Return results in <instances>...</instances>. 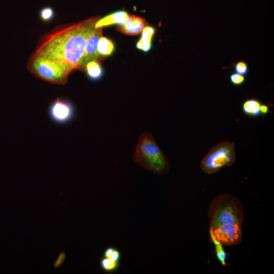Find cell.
<instances>
[{"label":"cell","instance_id":"cell-15","mask_svg":"<svg viewBox=\"0 0 274 274\" xmlns=\"http://www.w3.org/2000/svg\"><path fill=\"white\" fill-rule=\"evenodd\" d=\"M99 264L100 268L104 271L113 272L118 269L120 263L119 261H113L102 257L99 260Z\"/></svg>","mask_w":274,"mask_h":274},{"label":"cell","instance_id":"cell-3","mask_svg":"<svg viewBox=\"0 0 274 274\" xmlns=\"http://www.w3.org/2000/svg\"><path fill=\"white\" fill-rule=\"evenodd\" d=\"M208 215L210 228L228 224L242 225L244 218V209L239 199L229 193L214 198L209 206Z\"/></svg>","mask_w":274,"mask_h":274},{"label":"cell","instance_id":"cell-16","mask_svg":"<svg viewBox=\"0 0 274 274\" xmlns=\"http://www.w3.org/2000/svg\"><path fill=\"white\" fill-rule=\"evenodd\" d=\"M102 257L115 261H120L121 258V253L116 248L109 247L105 249Z\"/></svg>","mask_w":274,"mask_h":274},{"label":"cell","instance_id":"cell-21","mask_svg":"<svg viewBox=\"0 0 274 274\" xmlns=\"http://www.w3.org/2000/svg\"><path fill=\"white\" fill-rule=\"evenodd\" d=\"M65 257V255L64 252H62L59 256L58 257L56 262H55L54 264V266L56 267L59 266L61 263L63 262L64 258Z\"/></svg>","mask_w":274,"mask_h":274},{"label":"cell","instance_id":"cell-9","mask_svg":"<svg viewBox=\"0 0 274 274\" xmlns=\"http://www.w3.org/2000/svg\"><path fill=\"white\" fill-rule=\"evenodd\" d=\"M146 23V20L143 18L130 15L123 24L119 25L120 30L127 35H137L142 32Z\"/></svg>","mask_w":274,"mask_h":274},{"label":"cell","instance_id":"cell-6","mask_svg":"<svg viewBox=\"0 0 274 274\" xmlns=\"http://www.w3.org/2000/svg\"><path fill=\"white\" fill-rule=\"evenodd\" d=\"M211 242H218L223 246H230L239 244L242 238V225L224 224L210 228Z\"/></svg>","mask_w":274,"mask_h":274},{"label":"cell","instance_id":"cell-8","mask_svg":"<svg viewBox=\"0 0 274 274\" xmlns=\"http://www.w3.org/2000/svg\"><path fill=\"white\" fill-rule=\"evenodd\" d=\"M102 27L93 28L88 37L84 53L78 64V69L84 70L87 63L95 60L99 55L97 46L99 38L102 36Z\"/></svg>","mask_w":274,"mask_h":274},{"label":"cell","instance_id":"cell-11","mask_svg":"<svg viewBox=\"0 0 274 274\" xmlns=\"http://www.w3.org/2000/svg\"><path fill=\"white\" fill-rule=\"evenodd\" d=\"M142 32V37L136 44V47L147 52L151 49V40L155 33V29L152 26H146Z\"/></svg>","mask_w":274,"mask_h":274},{"label":"cell","instance_id":"cell-19","mask_svg":"<svg viewBox=\"0 0 274 274\" xmlns=\"http://www.w3.org/2000/svg\"><path fill=\"white\" fill-rule=\"evenodd\" d=\"M244 76L236 73H233L230 76V82L235 86H239L243 84L245 82Z\"/></svg>","mask_w":274,"mask_h":274},{"label":"cell","instance_id":"cell-13","mask_svg":"<svg viewBox=\"0 0 274 274\" xmlns=\"http://www.w3.org/2000/svg\"><path fill=\"white\" fill-rule=\"evenodd\" d=\"M85 70H86L89 78L93 81L99 80L102 75V68L100 64L96 60L87 63Z\"/></svg>","mask_w":274,"mask_h":274},{"label":"cell","instance_id":"cell-4","mask_svg":"<svg viewBox=\"0 0 274 274\" xmlns=\"http://www.w3.org/2000/svg\"><path fill=\"white\" fill-rule=\"evenodd\" d=\"M235 143L225 141L212 147L200 163V168L206 174H212L235 162Z\"/></svg>","mask_w":274,"mask_h":274},{"label":"cell","instance_id":"cell-12","mask_svg":"<svg viewBox=\"0 0 274 274\" xmlns=\"http://www.w3.org/2000/svg\"><path fill=\"white\" fill-rule=\"evenodd\" d=\"M261 103L256 99H250L246 100L243 104L244 113L249 116L257 117L261 115L260 106Z\"/></svg>","mask_w":274,"mask_h":274},{"label":"cell","instance_id":"cell-18","mask_svg":"<svg viewBox=\"0 0 274 274\" xmlns=\"http://www.w3.org/2000/svg\"><path fill=\"white\" fill-rule=\"evenodd\" d=\"M234 71L236 74L243 76H246L249 73L248 65L245 61H238L235 64Z\"/></svg>","mask_w":274,"mask_h":274},{"label":"cell","instance_id":"cell-7","mask_svg":"<svg viewBox=\"0 0 274 274\" xmlns=\"http://www.w3.org/2000/svg\"><path fill=\"white\" fill-rule=\"evenodd\" d=\"M50 118L54 122L64 124L71 121L75 116V108L73 104L64 99L57 98L49 108Z\"/></svg>","mask_w":274,"mask_h":274},{"label":"cell","instance_id":"cell-20","mask_svg":"<svg viewBox=\"0 0 274 274\" xmlns=\"http://www.w3.org/2000/svg\"><path fill=\"white\" fill-rule=\"evenodd\" d=\"M213 243H214L216 245V254L219 259L221 261L223 264H225L226 255L222 248L223 246L217 242H215Z\"/></svg>","mask_w":274,"mask_h":274},{"label":"cell","instance_id":"cell-22","mask_svg":"<svg viewBox=\"0 0 274 274\" xmlns=\"http://www.w3.org/2000/svg\"><path fill=\"white\" fill-rule=\"evenodd\" d=\"M260 111L261 114L265 115L269 111L268 107L266 105L261 104L260 106Z\"/></svg>","mask_w":274,"mask_h":274},{"label":"cell","instance_id":"cell-10","mask_svg":"<svg viewBox=\"0 0 274 274\" xmlns=\"http://www.w3.org/2000/svg\"><path fill=\"white\" fill-rule=\"evenodd\" d=\"M128 14L124 11H119L99 19L95 24V27H102L114 24L119 25L123 24L127 19Z\"/></svg>","mask_w":274,"mask_h":274},{"label":"cell","instance_id":"cell-14","mask_svg":"<svg viewBox=\"0 0 274 274\" xmlns=\"http://www.w3.org/2000/svg\"><path fill=\"white\" fill-rule=\"evenodd\" d=\"M114 50V45L111 40L102 36L99 38L97 46L99 55H110L113 52Z\"/></svg>","mask_w":274,"mask_h":274},{"label":"cell","instance_id":"cell-2","mask_svg":"<svg viewBox=\"0 0 274 274\" xmlns=\"http://www.w3.org/2000/svg\"><path fill=\"white\" fill-rule=\"evenodd\" d=\"M132 158L136 165L157 175H163L170 169L167 157L149 131L140 135Z\"/></svg>","mask_w":274,"mask_h":274},{"label":"cell","instance_id":"cell-17","mask_svg":"<svg viewBox=\"0 0 274 274\" xmlns=\"http://www.w3.org/2000/svg\"><path fill=\"white\" fill-rule=\"evenodd\" d=\"M40 16L43 21H49L54 16V10L50 7H45L41 10Z\"/></svg>","mask_w":274,"mask_h":274},{"label":"cell","instance_id":"cell-1","mask_svg":"<svg viewBox=\"0 0 274 274\" xmlns=\"http://www.w3.org/2000/svg\"><path fill=\"white\" fill-rule=\"evenodd\" d=\"M99 19L94 17L54 28L42 37L33 54L58 64L69 75L78 69L87 39Z\"/></svg>","mask_w":274,"mask_h":274},{"label":"cell","instance_id":"cell-5","mask_svg":"<svg viewBox=\"0 0 274 274\" xmlns=\"http://www.w3.org/2000/svg\"><path fill=\"white\" fill-rule=\"evenodd\" d=\"M27 66L35 76L47 82L57 84H64L67 82L68 75L65 70L47 58L32 54Z\"/></svg>","mask_w":274,"mask_h":274}]
</instances>
